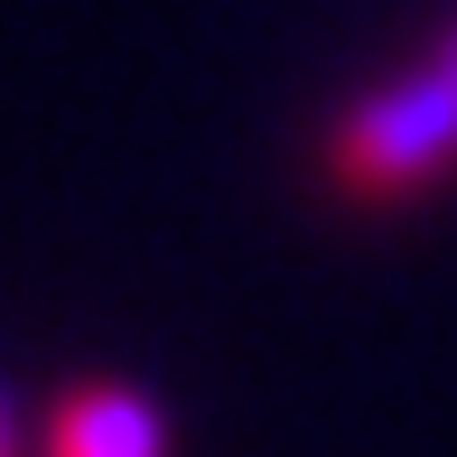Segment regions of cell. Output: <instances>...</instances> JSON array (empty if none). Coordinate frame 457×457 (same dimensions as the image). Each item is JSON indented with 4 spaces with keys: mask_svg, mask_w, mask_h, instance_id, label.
Masks as SVG:
<instances>
[{
    "mask_svg": "<svg viewBox=\"0 0 457 457\" xmlns=\"http://www.w3.org/2000/svg\"><path fill=\"white\" fill-rule=\"evenodd\" d=\"M0 457H10V411H0Z\"/></svg>",
    "mask_w": 457,
    "mask_h": 457,
    "instance_id": "3",
    "label": "cell"
},
{
    "mask_svg": "<svg viewBox=\"0 0 457 457\" xmlns=\"http://www.w3.org/2000/svg\"><path fill=\"white\" fill-rule=\"evenodd\" d=\"M47 457H159V411L121 383H85L75 402H56Z\"/></svg>",
    "mask_w": 457,
    "mask_h": 457,
    "instance_id": "2",
    "label": "cell"
},
{
    "mask_svg": "<svg viewBox=\"0 0 457 457\" xmlns=\"http://www.w3.org/2000/svg\"><path fill=\"white\" fill-rule=\"evenodd\" d=\"M327 169H337L345 196L392 205V196H420L429 178L457 169V56L439 47L411 85L364 94L355 112L327 131Z\"/></svg>",
    "mask_w": 457,
    "mask_h": 457,
    "instance_id": "1",
    "label": "cell"
}]
</instances>
